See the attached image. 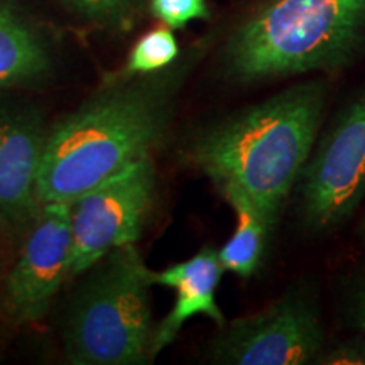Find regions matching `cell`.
I'll return each instance as SVG.
<instances>
[{
    "mask_svg": "<svg viewBox=\"0 0 365 365\" xmlns=\"http://www.w3.org/2000/svg\"><path fill=\"white\" fill-rule=\"evenodd\" d=\"M354 322L360 330L365 333V282L364 286L360 287L357 293V298H355V307H354Z\"/></svg>",
    "mask_w": 365,
    "mask_h": 365,
    "instance_id": "17",
    "label": "cell"
},
{
    "mask_svg": "<svg viewBox=\"0 0 365 365\" xmlns=\"http://www.w3.org/2000/svg\"><path fill=\"white\" fill-rule=\"evenodd\" d=\"M150 12L171 29H181L193 21L208 19L207 0H149Z\"/></svg>",
    "mask_w": 365,
    "mask_h": 365,
    "instance_id": "15",
    "label": "cell"
},
{
    "mask_svg": "<svg viewBox=\"0 0 365 365\" xmlns=\"http://www.w3.org/2000/svg\"><path fill=\"white\" fill-rule=\"evenodd\" d=\"M299 202L313 230L349 220L365 196V90L349 102L312 150L299 180Z\"/></svg>",
    "mask_w": 365,
    "mask_h": 365,
    "instance_id": "6",
    "label": "cell"
},
{
    "mask_svg": "<svg viewBox=\"0 0 365 365\" xmlns=\"http://www.w3.org/2000/svg\"><path fill=\"white\" fill-rule=\"evenodd\" d=\"M71 250V202L43 203L4 284L2 308L12 323L27 325L46 317L70 277Z\"/></svg>",
    "mask_w": 365,
    "mask_h": 365,
    "instance_id": "8",
    "label": "cell"
},
{
    "mask_svg": "<svg viewBox=\"0 0 365 365\" xmlns=\"http://www.w3.org/2000/svg\"><path fill=\"white\" fill-rule=\"evenodd\" d=\"M65 6L95 24L129 31L139 19L145 0H61Z\"/></svg>",
    "mask_w": 365,
    "mask_h": 365,
    "instance_id": "14",
    "label": "cell"
},
{
    "mask_svg": "<svg viewBox=\"0 0 365 365\" xmlns=\"http://www.w3.org/2000/svg\"><path fill=\"white\" fill-rule=\"evenodd\" d=\"M327 83L304 81L200 132L188 156L218 188L237 186L276 223L317 144Z\"/></svg>",
    "mask_w": 365,
    "mask_h": 365,
    "instance_id": "2",
    "label": "cell"
},
{
    "mask_svg": "<svg viewBox=\"0 0 365 365\" xmlns=\"http://www.w3.org/2000/svg\"><path fill=\"white\" fill-rule=\"evenodd\" d=\"M223 271L218 250L210 247L200 249L193 257L173 264L161 272L153 271L154 284L176 289L171 312L154 328L153 357L175 341L191 318L207 317L218 327L225 325V317L217 303V289Z\"/></svg>",
    "mask_w": 365,
    "mask_h": 365,
    "instance_id": "10",
    "label": "cell"
},
{
    "mask_svg": "<svg viewBox=\"0 0 365 365\" xmlns=\"http://www.w3.org/2000/svg\"><path fill=\"white\" fill-rule=\"evenodd\" d=\"M364 225H365V220H364Z\"/></svg>",
    "mask_w": 365,
    "mask_h": 365,
    "instance_id": "18",
    "label": "cell"
},
{
    "mask_svg": "<svg viewBox=\"0 0 365 365\" xmlns=\"http://www.w3.org/2000/svg\"><path fill=\"white\" fill-rule=\"evenodd\" d=\"M218 190L234 208L237 218L234 234L218 250V257L225 271L234 272L242 279H250L262 266L267 239L274 223L240 188L228 185Z\"/></svg>",
    "mask_w": 365,
    "mask_h": 365,
    "instance_id": "12",
    "label": "cell"
},
{
    "mask_svg": "<svg viewBox=\"0 0 365 365\" xmlns=\"http://www.w3.org/2000/svg\"><path fill=\"white\" fill-rule=\"evenodd\" d=\"M156 198V170L144 158L71 200L70 277L81 276L103 255L135 244Z\"/></svg>",
    "mask_w": 365,
    "mask_h": 365,
    "instance_id": "5",
    "label": "cell"
},
{
    "mask_svg": "<svg viewBox=\"0 0 365 365\" xmlns=\"http://www.w3.org/2000/svg\"><path fill=\"white\" fill-rule=\"evenodd\" d=\"M48 129L34 107L0 103V228L19 237L39 210L36 186Z\"/></svg>",
    "mask_w": 365,
    "mask_h": 365,
    "instance_id": "9",
    "label": "cell"
},
{
    "mask_svg": "<svg viewBox=\"0 0 365 365\" xmlns=\"http://www.w3.org/2000/svg\"><path fill=\"white\" fill-rule=\"evenodd\" d=\"M180 56V46L171 27L161 26L137 41L127 58V75H150L170 68Z\"/></svg>",
    "mask_w": 365,
    "mask_h": 365,
    "instance_id": "13",
    "label": "cell"
},
{
    "mask_svg": "<svg viewBox=\"0 0 365 365\" xmlns=\"http://www.w3.org/2000/svg\"><path fill=\"white\" fill-rule=\"evenodd\" d=\"M314 364L325 365H362L365 364V341L349 340L333 346H323Z\"/></svg>",
    "mask_w": 365,
    "mask_h": 365,
    "instance_id": "16",
    "label": "cell"
},
{
    "mask_svg": "<svg viewBox=\"0 0 365 365\" xmlns=\"http://www.w3.org/2000/svg\"><path fill=\"white\" fill-rule=\"evenodd\" d=\"M325 331L308 296L289 293L262 312L225 322L212 345V357L228 365L314 364Z\"/></svg>",
    "mask_w": 365,
    "mask_h": 365,
    "instance_id": "7",
    "label": "cell"
},
{
    "mask_svg": "<svg viewBox=\"0 0 365 365\" xmlns=\"http://www.w3.org/2000/svg\"><path fill=\"white\" fill-rule=\"evenodd\" d=\"M51 58L38 31L12 0H0V88L38 83Z\"/></svg>",
    "mask_w": 365,
    "mask_h": 365,
    "instance_id": "11",
    "label": "cell"
},
{
    "mask_svg": "<svg viewBox=\"0 0 365 365\" xmlns=\"http://www.w3.org/2000/svg\"><path fill=\"white\" fill-rule=\"evenodd\" d=\"M365 48V0H264L223 53L227 75L255 83L349 65Z\"/></svg>",
    "mask_w": 365,
    "mask_h": 365,
    "instance_id": "3",
    "label": "cell"
},
{
    "mask_svg": "<svg viewBox=\"0 0 365 365\" xmlns=\"http://www.w3.org/2000/svg\"><path fill=\"white\" fill-rule=\"evenodd\" d=\"M73 296L65 354L75 365H139L153 360V271L135 245L95 262Z\"/></svg>",
    "mask_w": 365,
    "mask_h": 365,
    "instance_id": "4",
    "label": "cell"
},
{
    "mask_svg": "<svg viewBox=\"0 0 365 365\" xmlns=\"http://www.w3.org/2000/svg\"><path fill=\"white\" fill-rule=\"evenodd\" d=\"M188 63L150 73H124L76 112L59 120L46 139L38 186L39 207L71 202L86 190L150 158L173 118Z\"/></svg>",
    "mask_w": 365,
    "mask_h": 365,
    "instance_id": "1",
    "label": "cell"
}]
</instances>
